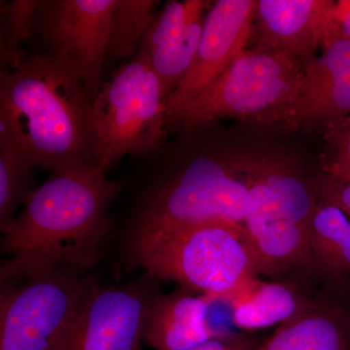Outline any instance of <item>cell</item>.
<instances>
[{
    "mask_svg": "<svg viewBox=\"0 0 350 350\" xmlns=\"http://www.w3.org/2000/svg\"><path fill=\"white\" fill-rule=\"evenodd\" d=\"M124 188L98 165L55 172L2 228L1 288L59 269H90L111 229L109 209Z\"/></svg>",
    "mask_w": 350,
    "mask_h": 350,
    "instance_id": "1",
    "label": "cell"
},
{
    "mask_svg": "<svg viewBox=\"0 0 350 350\" xmlns=\"http://www.w3.org/2000/svg\"><path fill=\"white\" fill-rule=\"evenodd\" d=\"M0 107L12 115L36 167L55 174L98 165L93 100L57 57L38 51L2 70Z\"/></svg>",
    "mask_w": 350,
    "mask_h": 350,
    "instance_id": "2",
    "label": "cell"
},
{
    "mask_svg": "<svg viewBox=\"0 0 350 350\" xmlns=\"http://www.w3.org/2000/svg\"><path fill=\"white\" fill-rule=\"evenodd\" d=\"M131 238L133 262L147 275L213 301L231 303L259 275L254 246L239 223L135 231Z\"/></svg>",
    "mask_w": 350,
    "mask_h": 350,
    "instance_id": "3",
    "label": "cell"
},
{
    "mask_svg": "<svg viewBox=\"0 0 350 350\" xmlns=\"http://www.w3.org/2000/svg\"><path fill=\"white\" fill-rule=\"evenodd\" d=\"M148 169L133 232L170 229L209 221L244 225L247 209V157L198 150L170 165L155 152L135 156Z\"/></svg>",
    "mask_w": 350,
    "mask_h": 350,
    "instance_id": "4",
    "label": "cell"
},
{
    "mask_svg": "<svg viewBox=\"0 0 350 350\" xmlns=\"http://www.w3.org/2000/svg\"><path fill=\"white\" fill-rule=\"evenodd\" d=\"M303 69L278 53L243 50L194 100L167 115V130L192 133L227 118L276 128L299 93Z\"/></svg>",
    "mask_w": 350,
    "mask_h": 350,
    "instance_id": "5",
    "label": "cell"
},
{
    "mask_svg": "<svg viewBox=\"0 0 350 350\" xmlns=\"http://www.w3.org/2000/svg\"><path fill=\"white\" fill-rule=\"evenodd\" d=\"M167 96L144 50L101 85L93 101L96 163L105 172L126 156L155 150L167 137Z\"/></svg>",
    "mask_w": 350,
    "mask_h": 350,
    "instance_id": "6",
    "label": "cell"
},
{
    "mask_svg": "<svg viewBox=\"0 0 350 350\" xmlns=\"http://www.w3.org/2000/svg\"><path fill=\"white\" fill-rule=\"evenodd\" d=\"M59 269L1 288L0 350H55L93 280Z\"/></svg>",
    "mask_w": 350,
    "mask_h": 350,
    "instance_id": "7",
    "label": "cell"
},
{
    "mask_svg": "<svg viewBox=\"0 0 350 350\" xmlns=\"http://www.w3.org/2000/svg\"><path fill=\"white\" fill-rule=\"evenodd\" d=\"M115 3L116 0H46L40 1L34 21L45 52L75 69L93 101L103 83Z\"/></svg>",
    "mask_w": 350,
    "mask_h": 350,
    "instance_id": "8",
    "label": "cell"
},
{
    "mask_svg": "<svg viewBox=\"0 0 350 350\" xmlns=\"http://www.w3.org/2000/svg\"><path fill=\"white\" fill-rule=\"evenodd\" d=\"M250 196L244 226L254 246L259 275L280 278L314 273L308 232L283 206L260 170L258 157H247Z\"/></svg>",
    "mask_w": 350,
    "mask_h": 350,
    "instance_id": "9",
    "label": "cell"
},
{
    "mask_svg": "<svg viewBox=\"0 0 350 350\" xmlns=\"http://www.w3.org/2000/svg\"><path fill=\"white\" fill-rule=\"evenodd\" d=\"M148 301L137 288H103L92 282L55 350H140Z\"/></svg>",
    "mask_w": 350,
    "mask_h": 350,
    "instance_id": "10",
    "label": "cell"
},
{
    "mask_svg": "<svg viewBox=\"0 0 350 350\" xmlns=\"http://www.w3.org/2000/svg\"><path fill=\"white\" fill-rule=\"evenodd\" d=\"M257 0H218L204 19L194 64L167 103V114L185 107L247 49L254 31Z\"/></svg>",
    "mask_w": 350,
    "mask_h": 350,
    "instance_id": "11",
    "label": "cell"
},
{
    "mask_svg": "<svg viewBox=\"0 0 350 350\" xmlns=\"http://www.w3.org/2000/svg\"><path fill=\"white\" fill-rule=\"evenodd\" d=\"M349 116L350 39L322 48L306 64L299 93L276 129L315 130L325 135Z\"/></svg>",
    "mask_w": 350,
    "mask_h": 350,
    "instance_id": "12",
    "label": "cell"
},
{
    "mask_svg": "<svg viewBox=\"0 0 350 350\" xmlns=\"http://www.w3.org/2000/svg\"><path fill=\"white\" fill-rule=\"evenodd\" d=\"M330 3L331 0H257L255 48L284 55L305 68L322 49Z\"/></svg>",
    "mask_w": 350,
    "mask_h": 350,
    "instance_id": "13",
    "label": "cell"
},
{
    "mask_svg": "<svg viewBox=\"0 0 350 350\" xmlns=\"http://www.w3.org/2000/svg\"><path fill=\"white\" fill-rule=\"evenodd\" d=\"M211 301L184 289L149 297L144 342L154 350H185L211 338L229 335L209 323Z\"/></svg>",
    "mask_w": 350,
    "mask_h": 350,
    "instance_id": "14",
    "label": "cell"
},
{
    "mask_svg": "<svg viewBox=\"0 0 350 350\" xmlns=\"http://www.w3.org/2000/svg\"><path fill=\"white\" fill-rule=\"evenodd\" d=\"M256 350H350V312L335 295L320 297L278 327Z\"/></svg>",
    "mask_w": 350,
    "mask_h": 350,
    "instance_id": "15",
    "label": "cell"
},
{
    "mask_svg": "<svg viewBox=\"0 0 350 350\" xmlns=\"http://www.w3.org/2000/svg\"><path fill=\"white\" fill-rule=\"evenodd\" d=\"M314 273L330 294L345 299L350 293V220L338 207L319 202L308 231Z\"/></svg>",
    "mask_w": 350,
    "mask_h": 350,
    "instance_id": "16",
    "label": "cell"
},
{
    "mask_svg": "<svg viewBox=\"0 0 350 350\" xmlns=\"http://www.w3.org/2000/svg\"><path fill=\"white\" fill-rule=\"evenodd\" d=\"M314 301L291 283L255 280L231 301L232 321L239 329L259 330L282 324Z\"/></svg>",
    "mask_w": 350,
    "mask_h": 350,
    "instance_id": "17",
    "label": "cell"
},
{
    "mask_svg": "<svg viewBox=\"0 0 350 350\" xmlns=\"http://www.w3.org/2000/svg\"><path fill=\"white\" fill-rule=\"evenodd\" d=\"M36 167L15 131L0 130V229L16 215L18 207L31 192L27 188L31 170Z\"/></svg>",
    "mask_w": 350,
    "mask_h": 350,
    "instance_id": "18",
    "label": "cell"
},
{
    "mask_svg": "<svg viewBox=\"0 0 350 350\" xmlns=\"http://www.w3.org/2000/svg\"><path fill=\"white\" fill-rule=\"evenodd\" d=\"M159 4L158 0H116L107 59L118 62L137 54Z\"/></svg>",
    "mask_w": 350,
    "mask_h": 350,
    "instance_id": "19",
    "label": "cell"
},
{
    "mask_svg": "<svg viewBox=\"0 0 350 350\" xmlns=\"http://www.w3.org/2000/svg\"><path fill=\"white\" fill-rule=\"evenodd\" d=\"M204 19L206 17L196 21L176 38L170 39L152 52L146 53L144 50L152 68L162 82L167 100L194 64L204 31Z\"/></svg>",
    "mask_w": 350,
    "mask_h": 350,
    "instance_id": "20",
    "label": "cell"
},
{
    "mask_svg": "<svg viewBox=\"0 0 350 350\" xmlns=\"http://www.w3.org/2000/svg\"><path fill=\"white\" fill-rule=\"evenodd\" d=\"M211 4L213 1L207 0L167 1L154 14L140 49L150 53L179 36L195 21L206 17Z\"/></svg>",
    "mask_w": 350,
    "mask_h": 350,
    "instance_id": "21",
    "label": "cell"
},
{
    "mask_svg": "<svg viewBox=\"0 0 350 350\" xmlns=\"http://www.w3.org/2000/svg\"><path fill=\"white\" fill-rule=\"evenodd\" d=\"M40 5L38 0H14L1 10L5 16L4 36H1V62L12 69L25 59L21 45L31 36Z\"/></svg>",
    "mask_w": 350,
    "mask_h": 350,
    "instance_id": "22",
    "label": "cell"
},
{
    "mask_svg": "<svg viewBox=\"0 0 350 350\" xmlns=\"http://www.w3.org/2000/svg\"><path fill=\"white\" fill-rule=\"evenodd\" d=\"M324 137L327 147L322 160V174L350 184V116Z\"/></svg>",
    "mask_w": 350,
    "mask_h": 350,
    "instance_id": "23",
    "label": "cell"
},
{
    "mask_svg": "<svg viewBox=\"0 0 350 350\" xmlns=\"http://www.w3.org/2000/svg\"><path fill=\"white\" fill-rule=\"evenodd\" d=\"M350 39V0H331L326 14L322 48Z\"/></svg>",
    "mask_w": 350,
    "mask_h": 350,
    "instance_id": "24",
    "label": "cell"
},
{
    "mask_svg": "<svg viewBox=\"0 0 350 350\" xmlns=\"http://www.w3.org/2000/svg\"><path fill=\"white\" fill-rule=\"evenodd\" d=\"M317 200L338 207L350 220V184L319 174L312 180Z\"/></svg>",
    "mask_w": 350,
    "mask_h": 350,
    "instance_id": "25",
    "label": "cell"
},
{
    "mask_svg": "<svg viewBox=\"0 0 350 350\" xmlns=\"http://www.w3.org/2000/svg\"><path fill=\"white\" fill-rule=\"evenodd\" d=\"M261 342L253 336L245 334H229L224 337L213 338L185 350H256Z\"/></svg>",
    "mask_w": 350,
    "mask_h": 350,
    "instance_id": "26",
    "label": "cell"
},
{
    "mask_svg": "<svg viewBox=\"0 0 350 350\" xmlns=\"http://www.w3.org/2000/svg\"><path fill=\"white\" fill-rule=\"evenodd\" d=\"M345 301V305H347V308H349L350 312V293L345 297V299H342Z\"/></svg>",
    "mask_w": 350,
    "mask_h": 350,
    "instance_id": "27",
    "label": "cell"
}]
</instances>
